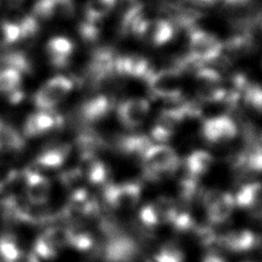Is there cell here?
Instances as JSON below:
<instances>
[{
	"label": "cell",
	"mask_w": 262,
	"mask_h": 262,
	"mask_svg": "<svg viewBox=\"0 0 262 262\" xmlns=\"http://www.w3.org/2000/svg\"><path fill=\"white\" fill-rule=\"evenodd\" d=\"M21 74L10 68H4L0 71V93H4L5 95L20 87Z\"/></svg>",
	"instance_id": "f1b7e54d"
},
{
	"label": "cell",
	"mask_w": 262,
	"mask_h": 262,
	"mask_svg": "<svg viewBox=\"0 0 262 262\" xmlns=\"http://www.w3.org/2000/svg\"><path fill=\"white\" fill-rule=\"evenodd\" d=\"M144 173L150 179L173 174L180 166V158L168 143L151 142L140 156Z\"/></svg>",
	"instance_id": "7a4b0ae2"
},
{
	"label": "cell",
	"mask_w": 262,
	"mask_h": 262,
	"mask_svg": "<svg viewBox=\"0 0 262 262\" xmlns=\"http://www.w3.org/2000/svg\"><path fill=\"white\" fill-rule=\"evenodd\" d=\"M185 254L183 250L175 243H166L162 245L154 254L155 262H184Z\"/></svg>",
	"instance_id": "4316f807"
},
{
	"label": "cell",
	"mask_w": 262,
	"mask_h": 262,
	"mask_svg": "<svg viewBox=\"0 0 262 262\" xmlns=\"http://www.w3.org/2000/svg\"><path fill=\"white\" fill-rule=\"evenodd\" d=\"M13 262H40L39 258L34 252H21L20 255Z\"/></svg>",
	"instance_id": "f35d334b"
},
{
	"label": "cell",
	"mask_w": 262,
	"mask_h": 262,
	"mask_svg": "<svg viewBox=\"0 0 262 262\" xmlns=\"http://www.w3.org/2000/svg\"><path fill=\"white\" fill-rule=\"evenodd\" d=\"M47 51L53 67L64 68L74 51V44L66 37H54L48 41Z\"/></svg>",
	"instance_id": "7402d4cb"
},
{
	"label": "cell",
	"mask_w": 262,
	"mask_h": 262,
	"mask_svg": "<svg viewBox=\"0 0 262 262\" xmlns=\"http://www.w3.org/2000/svg\"><path fill=\"white\" fill-rule=\"evenodd\" d=\"M202 262H226V261H225L221 256L212 253V254L206 255V256L203 258Z\"/></svg>",
	"instance_id": "60d3db41"
},
{
	"label": "cell",
	"mask_w": 262,
	"mask_h": 262,
	"mask_svg": "<svg viewBox=\"0 0 262 262\" xmlns=\"http://www.w3.org/2000/svg\"><path fill=\"white\" fill-rule=\"evenodd\" d=\"M144 80L147 83L150 93L157 98L173 100L179 98L181 95L182 86L177 70L150 71Z\"/></svg>",
	"instance_id": "5b68a950"
},
{
	"label": "cell",
	"mask_w": 262,
	"mask_h": 262,
	"mask_svg": "<svg viewBox=\"0 0 262 262\" xmlns=\"http://www.w3.org/2000/svg\"><path fill=\"white\" fill-rule=\"evenodd\" d=\"M24 3V0H0V9H15Z\"/></svg>",
	"instance_id": "ab89813d"
},
{
	"label": "cell",
	"mask_w": 262,
	"mask_h": 262,
	"mask_svg": "<svg viewBox=\"0 0 262 262\" xmlns=\"http://www.w3.org/2000/svg\"><path fill=\"white\" fill-rule=\"evenodd\" d=\"M6 97H7V100H8L10 103L16 104V103H19V102L24 99L25 93H24V90H23L20 87H18V88H16V89H14V90L8 92V93L6 94Z\"/></svg>",
	"instance_id": "74e56055"
},
{
	"label": "cell",
	"mask_w": 262,
	"mask_h": 262,
	"mask_svg": "<svg viewBox=\"0 0 262 262\" xmlns=\"http://www.w3.org/2000/svg\"><path fill=\"white\" fill-rule=\"evenodd\" d=\"M115 71L119 74L129 77L144 79L151 70L145 57L135 54H129L116 57Z\"/></svg>",
	"instance_id": "ac0fdd59"
},
{
	"label": "cell",
	"mask_w": 262,
	"mask_h": 262,
	"mask_svg": "<svg viewBox=\"0 0 262 262\" xmlns=\"http://www.w3.org/2000/svg\"><path fill=\"white\" fill-rule=\"evenodd\" d=\"M246 1L247 0H225V2L228 3V4H242Z\"/></svg>",
	"instance_id": "7bdbcfd3"
},
{
	"label": "cell",
	"mask_w": 262,
	"mask_h": 262,
	"mask_svg": "<svg viewBox=\"0 0 262 262\" xmlns=\"http://www.w3.org/2000/svg\"><path fill=\"white\" fill-rule=\"evenodd\" d=\"M23 251L18 247L14 236L10 234L0 235V260L1 262H13Z\"/></svg>",
	"instance_id": "83f0119b"
},
{
	"label": "cell",
	"mask_w": 262,
	"mask_h": 262,
	"mask_svg": "<svg viewBox=\"0 0 262 262\" xmlns=\"http://www.w3.org/2000/svg\"><path fill=\"white\" fill-rule=\"evenodd\" d=\"M84 174L90 184L103 186L110 182L111 170L103 161L94 158L88 161V165Z\"/></svg>",
	"instance_id": "cb8c5ba5"
},
{
	"label": "cell",
	"mask_w": 262,
	"mask_h": 262,
	"mask_svg": "<svg viewBox=\"0 0 262 262\" xmlns=\"http://www.w3.org/2000/svg\"><path fill=\"white\" fill-rule=\"evenodd\" d=\"M116 57L113 52L107 49H98L94 52L89 63L88 73L95 82H99L106 78L115 71Z\"/></svg>",
	"instance_id": "ffe728a7"
},
{
	"label": "cell",
	"mask_w": 262,
	"mask_h": 262,
	"mask_svg": "<svg viewBox=\"0 0 262 262\" xmlns=\"http://www.w3.org/2000/svg\"><path fill=\"white\" fill-rule=\"evenodd\" d=\"M142 185L137 180L108 182L102 186V199L107 207L129 210L136 207L141 199Z\"/></svg>",
	"instance_id": "3957f363"
},
{
	"label": "cell",
	"mask_w": 262,
	"mask_h": 262,
	"mask_svg": "<svg viewBox=\"0 0 262 262\" xmlns=\"http://www.w3.org/2000/svg\"><path fill=\"white\" fill-rule=\"evenodd\" d=\"M259 138H260V140H261V142H262V134L260 135V137H259Z\"/></svg>",
	"instance_id": "ee69618b"
},
{
	"label": "cell",
	"mask_w": 262,
	"mask_h": 262,
	"mask_svg": "<svg viewBox=\"0 0 262 262\" xmlns=\"http://www.w3.org/2000/svg\"><path fill=\"white\" fill-rule=\"evenodd\" d=\"M1 33L5 44H12L20 39L19 26L12 21H3L1 24Z\"/></svg>",
	"instance_id": "836d02e7"
},
{
	"label": "cell",
	"mask_w": 262,
	"mask_h": 262,
	"mask_svg": "<svg viewBox=\"0 0 262 262\" xmlns=\"http://www.w3.org/2000/svg\"><path fill=\"white\" fill-rule=\"evenodd\" d=\"M234 160L236 168L254 173L262 172V142L260 138L249 139Z\"/></svg>",
	"instance_id": "2e32d148"
},
{
	"label": "cell",
	"mask_w": 262,
	"mask_h": 262,
	"mask_svg": "<svg viewBox=\"0 0 262 262\" xmlns=\"http://www.w3.org/2000/svg\"><path fill=\"white\" fill-rule=\"evenodd\" d=\"M245 99L255 110L262 112V87L258 85L245 86Z\"/></svg>",
	"instance_id": "d6a6232c"
},
{
	"label": "cell",
	"mask_w": 262,
	"mask_h": 262,
	"mask_svg": "<svg viewBox=\"0 0 262 262\" xmlns=\"http://www.w3.org/2000/svg\"><path fill=\"white\" fill-rule=\"evenodd\" d=\"M112 108L113 102L107 96L97 95L81 105L80 117L86 123H95L104 119Z\"/></svg>",
	"instance_id": "d6986e66"
},
{
	"label": "cell",
	"mask_w": 262,
	"mask_h": 262,
	"mask_svg": "<svg viewBox=\"0 0 262 262\" xmlns=\"http://www.w3.org/2000/svg\"><path fill=\"white\" fill-rule=\"evenodd\" d=\"M214 164V156L205 149L191 150L183 160L186 175L200 179L206 175Z\"/></svg>",
	"instance_id": "e0dca14e"
},
{
	"label": "cell",
	"mask_w": 262,
	"mask_h": 262,
	"mask_svg": "<svg viewBox=\"0 0 262 262\" xmlns=\"http://www.w3.org/2000/svg\"><path fill=\"white\" fill-rule=\"evenodd\" d=\"M73 146L71 144H58L51 147H47L39 152L35 158L33 167L34 169H47L53 170L60 168L68 161Z\"/></svg>",
	"instance_id": "9a60e30c"
},
{
	"label": "cell",
	"mask_w": 262,
	"mask_h": 262,
	"mask_svg": "<svg viewBox=\"0 0 262 262\" xmlns=\"http://www.w3.org/2000/svg\"><path fill=\"white\" fill-rule=\"evenodd\" d=\"M0 63L5 68H10L19 73H30L32 64L28 56L21 51H9L0 56Z\"/></svg>",
	"instance_id": "484cf974"
},
{
	"label": "cell",
	"mask_w": 262,
	"mask_h": 262,
	"mask_svg": "<svg viewBox=\"0 0 262 262\" xmlns=\"http://www.w3.org/2000/svg\"><path fill=\"white\" fill-rule=\"evenodd\" d=\"M118 0H88L85 7L86 20L96 23L106 16L115 7Z\"/></svg>",
	"instance_id": "d4e9b609"
},
{
	"label": "cell",
	"mask_w": 262,
	"mask_h": 262,
	"mask_svg": "<svg viewBox=\"0 0 262 262\" xmlns=\"http://www.w3.org/2000/svg\"><path fill=\"white\" fill-rule=\"evenodd\" d=\"M104 235L99 248L103 262H136L141 255L138 242L123 231L114 221L100 228Z\"/></svg>",
	"instance_id": "6da1fadb"
},
{
	"label": "cell",
	"mask_w": 262,
	"mask_h": 262,
	"mask_svg": "<svg viewBox=\"0 0 262 262\" xmlns=\"http://www.w3.org/2000/svg\"><path fill=\"white\" fill-rule=\"evenodd\" d=\"M223 49L221 41L212 33L194 29L188 37L189 58L193 61L206 62L217 58Z\"/></svg>",
	"instance_id": "277c9868"
},
{
	"label": "cell",
	"mask_w": 262,
	"mask_h": 262,
	"mask_svg": "<svg viewBox=\"0 0 262 262\" xmlns=\"http://www.w3.org/2000/svg\"><path fill=\"white\" fill-rule=\"evenodd\" d=\"M79 33L85 41L91 42V41H94L98 37L99 31H98L97 27L95 26V23L86 20L79 26Z\"/></svg>",
	"instance_id": "8d00e7d4"
},
{
	"label": "cell",
	"mask_w": 262,
	"mask_h": 262,
	"mask_svg": "<svg viewBox=\"0 0 262 262\" xmlns=\"http://www.w3.org/2000/svg\"><path fill=\"white\" fill-rule=\"evenodd\" d=\"M154 142L149 136L144 134H126L120 136L116 140V146L119 151L127 156L139 157L142 155L144 149Z\"/></svg>",
	"instance_id": "603a6c76"
},
{
	"label": "cell",
	"mask_w": 262,
	"mask_h": 262,
	"mask_svg": "<svg viewBox=\"0 0 262 262\" xmlns=\"http://www.w3.org/2000/svg\"><path fill=\"white\" fill-rule=\"evenodd\" d=\"M59 250L54 247L42 233L35 239L34 243V253L38 258L45 260L53 259L57 256Z\"/></svg>",
	"instance_id": "f546056e"
},
{
	"label": "cell",
	"mask_w": 262,
	"mask_h": 262,
	"mask_svg": "<svg viewBox=\"0 0 262 262\" xmlns=\"http://www.w3.org/2000/svg\"><path fill=\"white\" fill-rule=\"evenodd\" d=\"M53 2L57 4H60V5H63L66 7H71V3H72V0H52Z\"/></svg>",
	"instance_id": "b9f144b4"
},
{
	"label": "cell",
	"mask_w": 262,
	"mask_h": 262,
	"mask_svg": "<svg viewBox=\"0 0 262 262\" xmlns=\"http://www.w3.org/2000/svg\"><path fill=\"white\" fill-rule=\"evenodd\" d=\"M63 124V118L51 111H40L30 115L24 125L26 137H37L46 134Z\"/></svg>",
	"instance_id": "4fadbf2b"
},
{
	"label": "cell",
	"mask_w": 262,
	"mask_h": 262,
	"mask_svg": "<svg viewBox=\"0 0 262 262\" xmlns=\"http://www.w3.org/2000/svg\"><path fill=\"white\" fill-rule=\"evenodd\" d=\"M199 180L189 175L184 174L183 178L179 182V195L184 202H189L195 198L199 191Z\"/></svg>",
	"instance_id": "4dcf8cb0"
},
{
	"label": "cell",
	"mask_w": 262,
	"mask_h": 262,
	"mask_svg": "<svg viewBox=\"0 0 262 262\" xmlns=\"http://www.w3.org/2000/svg\"><path fill=\"white\" fill-rule=\"evenodd\" d=\"M68 246L80 252H87L93 249L95 238L92 232L81 222L75 221L67 226Z\"/></svg>",
	"instance_id": "44dd1931"
},
{
	"label": "cell",
	"mask_w": 262,
	"mask_h": 262,
	"mask_svg": "<svg viewBox=\"0 0 262 262\" xmlns=\"http://www.w3.org/2000/svg\"><path fill=\"white\" fill-rule=\"evenodd\" d=\"M149 112L150 103L144 97H130L117 106L118 120L128 129H135L142 125Z\"/></svg>",
	"instance_id": "30bf717a"
},
{
	"label": "cell",
	"mask_w": 262,
	"mask_h": 262,
	"mask_svg": "<svg viewBox=\"0 0 262 262\" xmlns=\"http://www.w3.org/2000/svg\"><path fill=\"white\" fill-rule=\"evenodd\" d=\"M232 194L236 208L246 210L252 216L262 219V182L244 183Z\"/></svg>",
	"instance_id": "7c38bea8"
},
{
	"label": "cell",
	"mask_w": 262,
	"mask_h": 262,
	"mask_svg": "<svg viewBox=\"0 0 262 262\" xmlns=\"http://www.w3.org/2000/svg\"><path fill=\"white\" fill-rule=\"evenodd\" d=\"M201 133L204 139L212 144H220L233 140L238 133L235 121L227 115H218L204 120Z\"/></svg>",
	"instance_id": "ba28073f"
},
{
	"label": "cell",
	"mask_w": 262,
	"mask_h": 262,
	"mask_svg": "<svg viewBox=\"0 0 262 262\" xmlns=\"http://www.w3.org/2000/svg\"><path fill=\"white\" fill-rule=\"evenodd\" d=\"M56 10V3L52 0H38L33 7V15L36 18H50Z\"/></svg>",
	"instance_id": "1f68e13d"
},
{
	"label": "cell",
	"mask_w": 262,
	"mask_h": 262,
	"mask_svg": "<svg viewBox=\"0 0 262 262\" xmlns=\"http://www.w3.org/2000/svg\"><path fill=\"white\" fill-rule=\"evenodd\" d=\"M258 235L251 229H232L219 237V243L226 250L233 253H245L252 251L258 245Z\"/></svg>",
	"instance_id": "5bb4252c"
},
{
	"label": "cell",
	"mask_w": 262,
	"mask_h": 262,
	"mask_svg": "<svg viewBox=\"0 0 262 262\" xmlns=\"http://www.w3.org/2000/svg\"><path fill=\"white\" fill-rule=\"evenodd\" d=\"M18 175L17 171L10 164L0 161V191L9 185Z\"/></svg>",
	"instance_id": "d590c367"
},
{
	"label": "cell",
	"mask_w": 262,
	"mask_h": 262,
	"mask_svg": "<svg viewBox=\"0 0 262 262\" xmlns=\"http://www.w3.org/2000/svg\"><path fill=\"white\" fill-rule=\"evenodd\" d=\"M26 199L35 206H43L49 200L51 193L50 180L38 170L27 168L24 171Z\"/></svg>",
	"instance_id": "8fae6325"
},
{
	"label": "cell",
	"mask_w": 262,
	"mask_h": 262,
	"mask_svg": "<svg viewBox=\"0 0 262 262\" xmlns=\"http://www.w3.org/2000/svg\"><path fill=\"white\" fill-rule=\"evenodd\" d=\"M73 88L71 79L55 76L45 82L34 95V103L41 111H51Z\"/></svg>",
	"instance_id": "8992f818"
},
{
	"label": "cell",
	"mask_w": 262,
	"mask_h": 262,
	"mask_svg": "<svg viewBox=\"0 0 262 262\" xmlns=\"http://www.w3.org/2000/svg\"><path fill=\"white\" fill-rule=\"evenodd\" d=\"M207 219L212 225L225 223L235 207L233 194L227 191H209L204 198Z\"/></svg>",
	"instance_id": "9c48e42d"
},
{
	"label": "cell",
	"mask_w": 262,
	"mask_h": 262,
	"mask_svg": "<svg viewBox=\"0 0 262 262\" xmlns=\"http://www.w3.org/2000/svg\"><path fill=\"white\" fill-rule=\"evenodd\" d=\"M19 30H20V39L31 38L35 36L39 30V24L37 18L32 15H26L21 18V20L18 24Z\"/></svg>",
	"instance_id": "e575fe53"
},
{
	"label": "cell",
	"mask_w": 262,
	"mask_h": 262,
	"mask_svg": "<svg viewBox=\"0 0 262 262\" xmlns=\"http://www.w3.org/2000/svg\"><path fill=\"white\" fill-rule=\"evenodd\" d=\"M135 35L141 37L147 43L155 46H162L172 40L174 27L171 21L163 18L143 19L139 17L131 28Z\"/></svg>",
	"instance_id": "52a82bcc"
}]
</instances>
